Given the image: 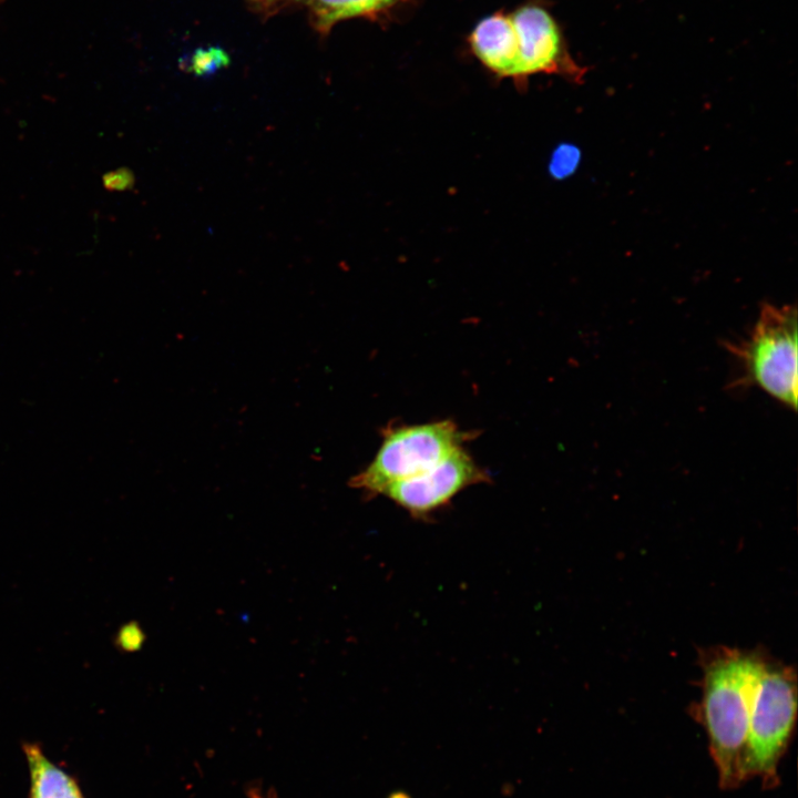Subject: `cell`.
Wrapping results in <instances>:
<instances>
[{"mask_svg": "<svg viewBox=\"0 0 798 798\" xmlns=\"http://www.w3.org/2000/svg\"><path fill=\"white\" fill-rule=\"evenodd\" d=\"M766 664L732 652L716 657L705 671L702 718L723 788L746 777V745L754 693Z\"/></svg>", "mask_w": 798, "mask_h": 798, "instance_id": "1", "label": "cell"}, {"mask_svg": "<svg viewBox=\"0 0 798 798\" xmlns=\"http://www.w3.org/2000/svg\"><path fill=\"white\" fill-rule=\"evenodd\" d=\"M738 359L737 383L758 386L791 409L797 407V310L764 304L748 336L727 344Z\"/></svg>", "mask_w": 798, "mask_h": 798, "instance_id": "2", "label": "cell"}, {"mask_svg": "<svg viewBox=\"0 0 798 798\" xmlns=\"http://www.w3.org/2000/svg\"><path fill=\"white\" fill-rule=\"evenodd\" d=\"M469 438L451 420L391 428L372 461L349 485L375 497L392 484L417 477L440 463Z\"/></svg>", "mask_w": 798, "mask_h": 798, "instance_id": "3", "label": "cell"}, {"mask_svg": "<svg viewBox=\"0 0 798 798\" xmlns=\"http://www.w3.org/2000/svg\"><path fill=\"white\" fill-rule=\"evenodd\" d=\"M796 682L788 669L765 665L756 686L746 745V777L777 781V765L796 719Z\"/></svg>", "mask_w": 798, "mask_h": 798, "instance_id": "4", "label": "cell"}, {"mask_svg": "<svg viewBox=\"0 0 798 798\" xmlns=\"http://www.w3.org/2000/svg\"><path fill=\"white\" fill-rule=\"evenodd\" d=\"M511 19L519 41V80L546 73L583 82L587 69L572 58L557 22L545 8L524 6Z\"/></svg>", "mask_w": 798, "mask_h": 798, "instance_id": "5", "label": "cell"}, {"mask_svg": "<svg viewBox=\"0 0 798 798\" xmlns=\"http://www.w3.org/2000/svg\"><path fill=\"white\" fill-rule=\"evenodd\" d=\"M488 479L461 447L428 471L390 485L382 495L419 519L448 504L463 489Z\"/></svg>", "mask_w": 798, "mask_h": 798, "instance_id": "6", "label": "cell"}, {"mask_svg": "<svg viewBox=\"0 0 798 798\" xmlns=\"http://www.w3.org/2000/svg\"><path fill=\"white\" fill-rule=\"evenodd\" d=\"M470 44L491 72L519 80V41L511 16L494 13L482 19L470 35Z\"/></svg>", "mask_w": 798, "mask_h": 798, "instance_id": "7", "label": "cell"}, {"mask_svg": "<svg viewBox=\"0 0 798 798\" xmlns=\"http://www.w3.org/2000/svg\"><path fill=\"white\" fill-rule=\"evenodd\" d=\"M30 774V798H84L72 776L51 761L35 744L23 746Z\"/></svg>", "mask_w": 798, "mask_h": 798, "instance_id": "8", "label": "cell"}, {"mask_svg": "<svg viewBox=\"0 0 798 798\" xmlns=\"http://www.w3.org/2000/svg\"><path fill=\"white\" fill-rule=\"evenodd\" d=\"M400 1L402 0H309V7L314 27L321 33H327L341 20L371 16Z\"/></svg>", "mask_w": 798, "mask_h": 798, "instance_id": "9", "label": "cell"}, {"mask_svg": "<svg viewBox=\"0 0 798 798\" xmlns=\"http://www.w3.org/2000/svg\"><path fill=\"white\" fill-rule=\"evenodd\" d=\"M228 59L221 50L211 49L194 55L192 68L198 75H205L216 71L226 64Z\"/></svg>", "mask_w": 798, "mask_h": 798, "instance_id": "10", "label": "cell"}, {"mask_svg": "<svg viewBox=\"0 0 798 798\" xmlns=\"http://www.w3.org/2000/svg\"><path fill=\"white\" fill-rule=\"evenodd\" d=\"M145 641V634L140 625L131 622L124 625L119 632L116 643L125 652L140 649Z\"/></svg>", "mask_w": 798, "mask_h": 798, "instance_id": "11", "label": "cell"}, {"mask_svg": "<svg viewBox=\"0 0 798 798\" xmlns=\"http://www.w3.org/2000/svg\"><path fill=\"white\" fill-rule=\"evenodd\" d=\"M268 3H277V2H294V1H303V0H260Z\"/></svg>", "mask_w": 798, "mask_h": 798, "instance_id": "12", "label": "cell"}, {"mask_svg": "<svg viewBox=\"0 0 798 798\" xmlns=\"http://www.w3.org/2000/svg\"><path fill=\"white\" fill-rule=\"evenodd\" d=\"M392 798H400V797L398 796V797H392ZM403 798H406V797H403Z\"/></svg>", "mask_w": 798, "mask_h": 798, "instance_id": "13", "label": "cell"}, {"mask_svg": "<svg viewBox=\"0 0 798 798\" xmlns=\"http://www.w3.org/2000/svg\"><path fill=\"white\" fill-rule=\"evenodd\" d=\"M255 798H260V797H257V796H256Z\"/></svg>", "mask_w": 798, "mask_h": 798, "instance_id": "14", "label": "cell"}]
</instances>
